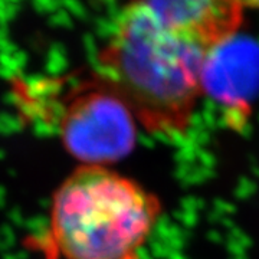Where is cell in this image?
<instances>
[{
    "label": "cell",
    "mask_w": 259,
    "mask_h": 259,
    "mask_svg": "<svg viewBox=\"0 0 259 259\" xmlns=\"http://www.w3.org/2000/svg\"><path fill=\"white\" fill-rule=\"evenodd\" d=\"M245 8L222 0L130 3L98 54L97 72L148 133L185 134L204 94L209 58L238 35Z\"/></svg>",
    "instance_id": "1"
},
{
    "label": "cell",
    "mask_w": 259,
    "mask_h": 259,
    "mask_svg": "<svg viewBox=\"0 0 259 259\" xmlns=\"http://www.w3.org/2000/svg\"><path fill=\"white\" fill-rule=\"evenodd\" d=\"M163 213L158 196L107 166H79L55 190L47 259H136Z\"/></svg>",
    "instance_id": "2"
},
{
    "label": "cell",
    "mask_w": 259,
    "mask_h": 259,
    "mask_svg": "<svg viewBox=\"0 0 259 259\" xmlns=\"http://www.w3.org/2000/svg\"><path fill=\"white\" fill-rule=\"evenodd\" d=\"M15 94L28 121L52 131L81 166H107L133 153L139 121L97 71L18 81Z\"/></svg>",
    "instance_id": "3"
}]
</instances>
